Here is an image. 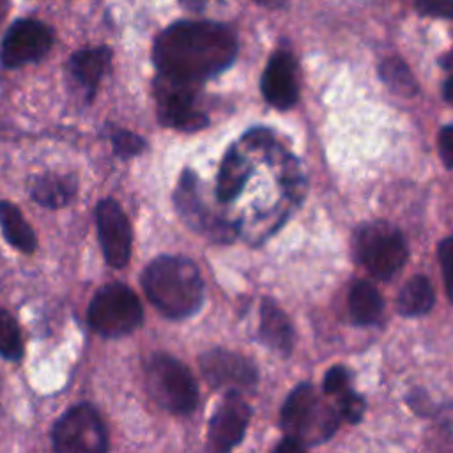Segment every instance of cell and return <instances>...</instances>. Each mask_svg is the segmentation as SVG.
<instances>
[{
    "label": "cell",
    "instance_id": "obj_15",
    "mask_svg": "<svg viewBox=\"0 0 453 453\" xmlns=\"http://www.w3.org/2000/svg\"><path fill=\"white\" fill-rule=\"evenodd\" d=\"M110 60H111V51L106 46L83 48L71 57L69 60L71 74L83 87L88 99H92V96L96 94V88L104 71L108 69Z\"/></svg>",
    "mask_w": 453,
    "mask_h": 453
},
{
    "label": "cell",
    "instance_id": "obj_10",
    "mask_svg": "<svg viewBox=\"0 0 453 453\" xmlns=\"http://www.w3.org/2000/svg\"><path fill=\"white\" fill-rule=\"evenodd\" d=\"M97 237L108 265L122 269L131 257V226L122 207L113 198H104L96 207Z\"/></svg>",
    "mask_w": 453,
    "mask_h": 453
},
{
    "label": "cell",
    "instance_id": "obj_21",
    "mask_svg": "<svg viewBox=\"0 0 453 453\" xmlns=\"http://www.w3.org/2000/svg\"><path fill=\"white\" fill-rule=\"evenodd\" d=\"M248 179V161L237 149H230L223 157L218 175V198L221 202L234 200Z\"/></svg>",
    "mask_w": 453,
    "mask_h": 453
},
{
    "label": "cell",
    "instance_id": "obj_19",
    "mask_svg": "<svg viewBox=\"0 0 453 453\" xmlns=\"http://www.w3.org/2000/svg\"><path fill=\"white\" fill-rule=\"evenodd\" d=\"M435 303L432 283L426 276L418 274L412 276L400 290L396 299V308L405 317H418L425 315L432 310Z\"/></svg>",
    "mask_w": 453,
    "mask_h": 453
},
{
    "label": "cell",
    "instance_id": "obj_4",
    "mask_svg": "<svg viewBox=\"0 0 453 453\" xmlns=\"http://www.w3.org/2000/svg\"><path fill=\"white\" fill-rule=\"evenodd\" d=\"M354 253L357 262L373 278L389 280L407 260V242L393 225L386 221H372L357 228Z\"/></svg>",
    "mask_w": 453,
    "mask_h": 453
},
{
    "label": "cell",
    "instance_id": "obj_5",
    "mask_svg": "<svg viewBox=\"0 0 453 453\" xmlns=\"http://www.w3.org/2000/svg\"><path fill=\"white\" fill-rule=\"evenodd\" d=\"M145 380L150 396L166 411L173 414H189L198 402L196 382L179 359L156 354L145 368Z\"/></svg>",
    "mask_w": 453,
    "mask_h": 453
},
{
    "label": "cell",
    "instance_id": "obj_31",
    "mask_svg": "<svg viewBox=\"0 0 453 453\" xmlns=\"http://www.w3.org/2000/svg\"><path fill=\"white\" fill-rule=\"evenodd\" d=\"M0 7H2V0H0Z\"/></svg>",
    "mask_w": 453,
    "mask_h": 453
},
{
    "label": "cell",
    "instance_id": "obj_25",
    "mask_svg": "<svg viewBox=\"0 0 453 453\" xmlns=\"http://www.w3.org/2000/svg\"><path fill=\"white\" fill-rule=\"evenodd\" d=\"M439 262L442 269V278H444V288L453 303V237L444 239L439 244Z\"/></svg>",
    "mask_w": 453,
    "mask_h": 453
},
{
    "label": "cell",
    "instance_id": "obj_28",
    "mask_svg": "<svg viewBox=\"0 0 453 453\" xmlns=\"http://www.w3.org/2000/svg\"><path fill=\"white\" fill-rule=\"evenodd\" d=\"M439 154L444 166L453 168V124L444 126L439 133Z\"/></svg>",
    "mask_w": 453,
    "mask_h": 453
},
{
    "label": "cell",
    "instance_id": "obj_29",
    "mask_svg": "<svg viewBox=\"0 0 453 453\" xmlns=\"http://www.w3.org/2000/svg\"><path fill=\"white\" fill-rule=\"evenodd\" d=\"M255 2L264 7H283L288 0H255Z\"/></svg>",
    "mask_w": 453,
    "mask_h": 453
},
{
    "label": "cell",
    "instance_id": "obj_12",
    "mask_svg": "<svg viewBox=\"0 0 453 453\" xmlns=\"http://www.w3.org/2000/svg\"><path fill=\"white\" fill-rule=\"evenodd\" d=\"M250 407L237 391L225 396L209 425V446L214 451H230L237 446L248 428Z\"/></svg>",
    "mask_w": 453,
    "mask_h": 453
},
{
    "label": "cell",
    "instance_id": "obj_9",
    "mask_svg": "<svg viewBox=\"0 0 453 453\" xmlns=\"http://www.w3.org/2000/svg\"><path fill=\"white\" fill-rule=\"evenodd\" d=\"M53 44V32L37 19H18L4 35L0 62L4 67H21L42 58Z\"/></svg>",
    "mask_w": 453,
    "mask_h": 453
},
{
    "label": "cell",
    "instance_id": "obj_18",
    "mask_svg": "<svg viewBox=\"0 0 453 453\" xmlns=\"http://www.w3.org/2000/svg\"><path fill=\"white\" fill-rule=\"evenodd\" d=\"M349 315L356 324L368 326L382 315V297L379 290L365 280H357L349 290Z\"/></svg>",
    "mask_w": 453,
    "mask_h": 453
},
{
    "label": "cell",
    "instance_id": "obj_3",
    "mask_svg": "<svg viewBox=\"0 0 453 453\" xmlns=\"http://www.w3.org/2000/svg\"><path fill=\"white\" fill-rule=\"evenodd\" d=\"M338 423L340 411L327 405L308 382L292 389L280 416L285 435L303 448L327 441L336 432Z\"/></svg>",
    "mask_w": 453,
    "mask_h": 453
},
{
    "label": "cell",
    "instance_id": "obj_11",
    "mask_svg": "<svg viewBox=\"0 0 453 453\" xmlns=\"http://www.w3.org/2000/svg\"><path fill=\"white\" fill-rule=\"evenodd\" d=\"M203 377L212 388L250 389L257 384V370L250 359L237 352L214 349L200 357Z\"/></svg>",
    "mask_w": 453,
    "mask_h": 453
},
{
    "label": "cell",
    "instance_id": "obj_2",
    "mask_svg": "<svg viewBox=\"0 0 453 453\" xmlns=\"http://www.w3.org/2000/svg\"><path fill=\"white\" fill-rule=\"evenodd\" d=\"M150 303L170 319H186L203 303V281L198 267L186 257L163 255L154 258L142 274Z\"/></svg>",
    "mask_w": 453,
    "mask_h": 453
},
{
    "label": "cell",
    "instance_id": "obj_1",
    "mask_svg": "<svg viewBox=\"0 0 453 453\" xmlns=\"http://www.w3.org/2000/svg\"><path fill=\"white\" fill-rule=\"evenodd\" d=\"M152 55L159 74L200 83L234 64L237 41L214 21H177L157 35Z\"/></svg>",
    "mask_w": 453,
    "mask_h": 453
},
{
    "label": "cell",
    "instance_id": "obj_13",
    "mask_svg": "<svg viewBox=\"0 0 453 453\" xmlns=\"http://www.w3.org/2000/svg\"><path fill=\"white\" fill-rule=\"evenodd\" d=\"M175 205H177L180 216L184 218V221L191 228H195V230H198V232H202V234H205L209 237L226 239V237H230L234 234L232 225L214 218L202 205L200 196L196 193V177L189 170H186L180 175L179 188L175 191Z\"/></svg>",
    "mask_w": 453,
    "mask_h": 453
},
{
    "label": "cell",
    "instance_id": "obj_22",
    "mask_svg": "<svg viewBox=\"0 0 453 453\" xmlns=\"http://www.w3.org/2000/svg\"><path fill=\"white\" fill-rule=\"evenodd\" d=\"M379 74L384 80V83L396 94L414 96L418 92V83L412 73L409 71L407 64L400 58H386L379 67Z\"/></svg>",
    "mask_w": 453,
    "mask_h": 453
},
{
    "label": "cell",
    "instance_id": "obj_24",
    "mask_svg": "<svg viewBox=\"0 0 453 453\" xmlns=\"http://www.w3.org/2000/svg\"><path fill=\"white\" fill-rule=\"evenodd\" d=\"M111 143H113V150L120 157L136 156L145 149L143 138H140L138 134H134L131 131H122V129L115 131V134L111 136Z\"/></svg>",
    "mask_w": 453,
    "mask_h": 453
},
{
    "label": "cell",
    "instance_id": "obj_26",
    "mask_svg": "<svg viewBox=\"0 0 453 453\" xmlns=\"http://www.w3.org/2000/svg\"><path fill=\"white\" fill-rule=\"evenodd\" d=\"M416 9L423 16L453 19V0H416Z\"/></svg>",
    "mask_w": 453,
    "mask_h": 453
},
{
    "label": "cell",
    "instance_id": "obj_20",
    "mask_svg": "<svg viewBox=\"0 0 453 453\" xmlns=\"http://www.w3.org/2000/svg\"><path fill=\"white\" fill-rule=\"evenodd\" d=\"M0 226L4 237L19 251L32 253L37 246L32 226L25 221L23 214L11 202H0Z\"/></svg>",
    "mask_w": 453,
    "mask_h": 453
},
{
    "label": "cell",
    "instance_id": "obj_8",
    "mask_svg": "<svg viewBox=\"0 0 453 453\" xmlns=\"http://www.w3.org/2000/svg\"><path fill=\"white\" fill-rule=\"evenodd\" d=\"M154 88L161 124L180 131H196L207 126V115L196 108V83L159 74Z\"/></svg>",
    "mask_w": 453,
    "mask_h": 453
},
{
    "label": "cell",
    "instance_id": "obj_14",
    "mask_svg": "<svg viewBox=\"0 0 453 453\" xmlns=\"http://www.w3.org/2000/svg\"><path fill=\"white\" fill-rule=\"evenodd\" d=\"M262 94L269 104L287 110L297 101L296 62L290 53L276 51L262 74Z\"/></svg>",
    "mask_w": 453,
    "mask_h": 453
},
{
    "label": "cell",
    "instance_id": "obj_16",
    "mask_svg": "<svg viewBox=\"0 0 453 453\" xmlns=\"http://www.w3.org/2000/svg\"><path fill=\"white\" fill-rule=\"evenodd\" d=\"M260 338L267 347L281 354L292 350V326L281 308L271 299H264L260 306Z\"/></svg>",
    "mask_w": 453,
    "mask_h": 453
},
{
    "label": "cell",
    "instance_id": "obj_27",
    "mask_svg": "<svg viewBox=\"0 0 453 453\" xmlns=\"http://www.w3.org/2000/svg\"><path fill=\"white\" fill-rule=\"evenodd\" d=\"M349 388V375L347 370L342 366H333L324 379V393L336 396L343 389Z\"/></svg>",
    "mask_w": 453,
    "mask_h": 453
},
{
    "label": "cell",
    "instance_id": "obj_30",
    "mask_svg": "<svg viewBox=\"0 0 453 453\" xmlns=\"http://www.w3.org/2000/svg\"><path fill=\"white\" fill-rule=\"evenodd\" d=\"M442 67H444L446 71L453 73V51H449L448 55H444V58H442Z\"/></svg>",
    "mask_w": 453,
    "mask_h": 453
},
{
    "label": "cell",
    "instance_id": "obj_23",
    "mask_svg": "<svg viewBox=\"0 0 453 453\" xmlns=\"http://www.w3.org/2000/svg\"><path fill=\"white\" fill-rule=\"evenodd\" d=\"M0 354L11 361H16L23 356L19 327L11 313L4 308H0Z\"/></svg>",
    "mask_w": 453,
    "mask_h": 453
},
{
    "label": "cell",
    "instance_id": "obj_6",
    "mask_svg": "<svg viewBox=\"0 0 453 453\" xmlns=\"http://www.w3.org/2000/svg\"><path fill=\"white\" fill-rule=\"evenodd\" d=\"M143 320V308L138 296L124 283L101 287L88 306L90 327L106 336L120 338L133 333Z\"/></svg>",
    "mask_w": 453,
    "mask_h": 453
},
{
    "label": "cell",
    "instance_id": "obj_7",
    "mask_svg": "<svg viewBox=\"0 0 453 453\" xmlns=\"http://www.w3.org/2000/svg\"><path fill=\"white\" fill-rule=\"evenodd\" d=\"M53 448L60 453H101L108 448L97 411L80 403L64 412L53 426Z\"/></svg>",
    "mask_w": 453,
    "mask_h": 453
},
{
    "label": "cell",
    "instance_id": "obj_17",
    "mask_svg": "<svg viewBox=\"0 0 453 453\" xmlns=\"http://www.w3.org/2000/svg\"><path fill=\"white\" fill-rule=\"evenodd\" d=\"M76 193V179L69 173H41L30 184L32 198L48 209L67 205Z\"/></svg>",
    "mask_w": 453,
    "mask_h": 453
}]
</instances>
